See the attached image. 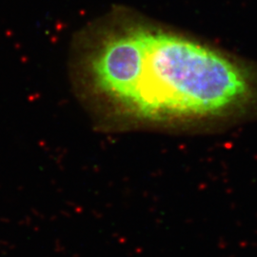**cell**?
I'll return each mask as SVG.
<instances>
[{
  "mask_svg": "<svg viewBox=\"0 0 257 257\" xmlns=\"http://www.w3.org/2000/svg\"><path fill=\"white\" fill-rule=\"evenodd\" d=\"M68 71L99 130L209 128L257 118V64L129 10L79 30Z\"/></svg>",
  "mask_w": 257,
  "mask_h": 257,
  "instance_id": "obj_1",
  "label": "cell"
}]
</instances>
